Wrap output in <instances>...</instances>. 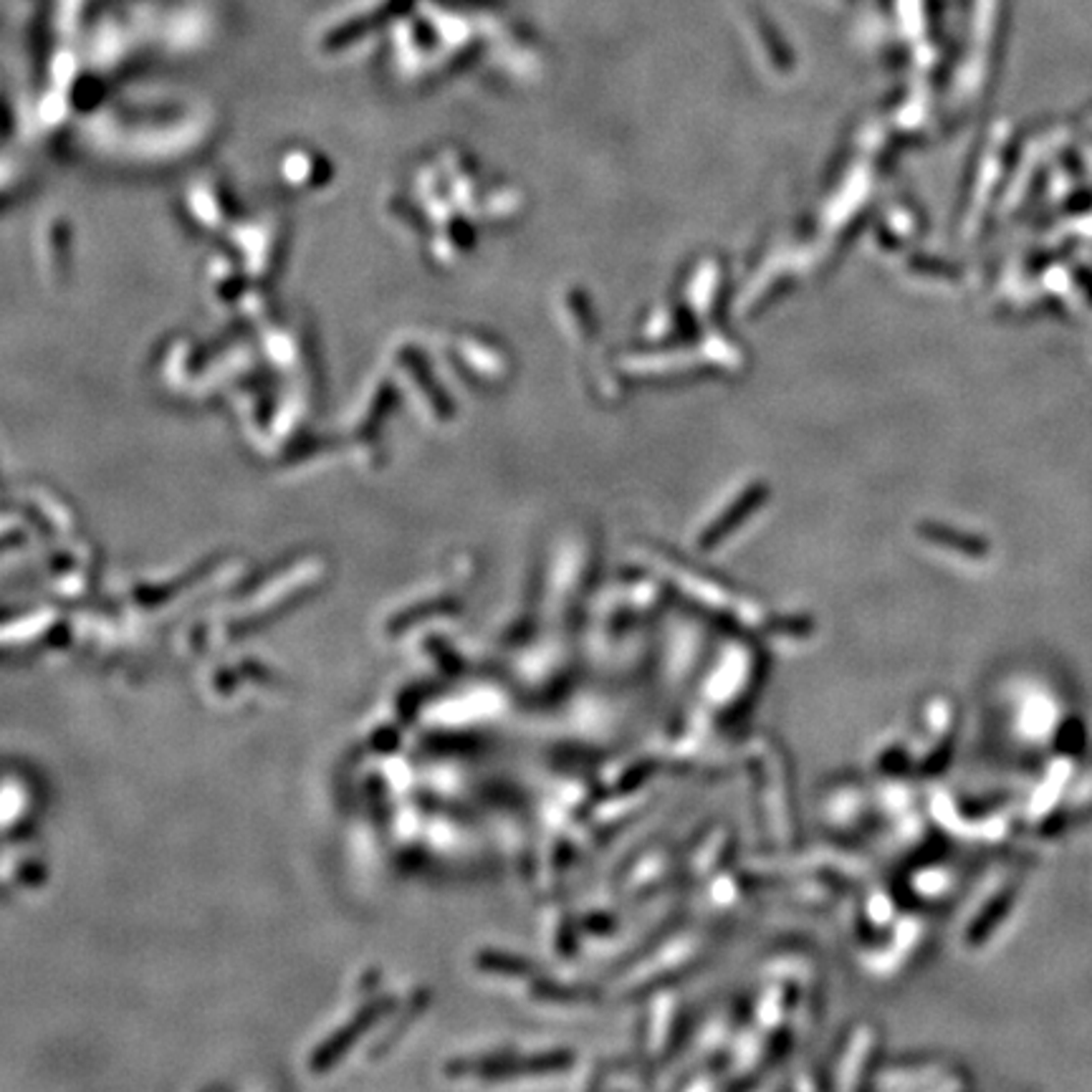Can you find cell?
I'll use <instances>...</instances> for the list:
<instances>
[{
	"mask_svg": "<svg viewBox=\"0 0 1092 1092\" xmlns=\"http://www.w3.org/2000/svg\"><path fill=\"white\" fill-rule=\"evenodd\" d=\"M1014 903V891H1004L1002 895H997L992 903L986 905L984 913L974 921V926L968 928V944H981V941L999 926L1004 915L1009 913V905Z\"/></svg>",
	"mask_w": 1092,
	"mask_h": 1092,
	"instance_id": "obj_1",
	"label": "cell"
},
{
	"mask_svg": "<svg viewBox=\"0 0 1092 1092\" xmlns=\"http://www.w3.org/2000/svg\"><path fill=\"white\" fill-rule=\"evenodd\" d=\"M1057 746H1060V751H1067V754H1077L1085 746V728H1082L1080 720H1067L1064 723L1060 736H1057Z\"/></svg>",
	"mask_w": 1092,
	"mask_h": 1092,
	"instance_id": "obj_2",
	"label": "cell"
}]
</instances>
